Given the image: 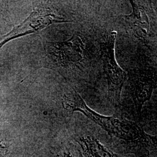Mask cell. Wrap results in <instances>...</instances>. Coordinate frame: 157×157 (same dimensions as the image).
Masks as SVG:
<instances>
[{"instance_id":"3957f363","label":"cell","mask_w":157,"mask_h":157,"mask_svg":"<svg viewBox=\"0 0 157 157\" xmlns=\"http://www.w3.org/2000/svg\"><path fill=\"white\" fill-rule=\"evenodd\" d=\"M71 22L63 17L58 15L56 12L45 6H39L23 22L14 29L6 36L2 37L0 42V47L6 41L28 34L37 32L54 23Z\"/></svg>"},{"instance_id":"7a4b0ae2","label":"cell","mask_w":157,"mask_h":157,"mask_svg":"<svg viewBox=\"0 0 157 157\" xmlns=\"http://www.w3.org/2000/svg\"><path fill=\"white\" fill-rule=\"evenodd\" d=\"M117 32L112 31L101 45V59L104 73L108 86L110 100L115 105L120 101L121 94L126 80V73L118 65L115 57V45Z\"/></svg>"},{"instance_id":"5b68a950","label":"cell","mask_w":157,"mask_h":157,"mask_svg":"<svg viewBox=\"0 0 157 157\" xmlns=\"http://www.w3.org/2000/svg\"><path fill=\"white\" fill-rule=\"evenodd\" d=\"M130 2L132 6V12L125 16L126 21L137 37L146 40L151 35V25L148 15L146 10L138 6L135 1Z\"/></svg>"},{"instance_id":"9c48e42d","label":"cell","mask_w":157,"mask_h":157,"mask_svg":"<svg viewBox=\"0 0 157 157\" xmlns=\"http://www.w3.org/2000/svg\"><path fill=\"white\" fill-rule=\"evenodd\" d=\"M7 147L2 144L0 142V157H6V155L8 152Z\"/></svg>"},{"instance_id":"52a82bcc","label":"cell","mask_w":157,"mask_h":157,"mask_svg":"<svg viewBox=\"0 0 157 157\" xmlns=\"http://www.w3.org/2000/svg\"><path fill=\"white\" fill-rule=\"evenodd\" d=\"M132 80L133 86V94L135 98L136 109L138 115H140L145 102L151 98L154 82L152 79L147 76H136Z\"/></svg>"},{"instance_id":"277c9868","label":"cell","mask_w":157,"mask_h":157,"mask_svg":"<svg viewBox=\"0 0 157 157\" xmlns=\"http://www.w3.org/2000/svg\"><path fill=\"white\" fill-rule=\"evenodd\" d=\"M56 59L57 66L69 67L80 63L83 58V43L81 38L74 35L72 38L65 42L58 44Z\"/></svg>"},{"instance_id":"ba28073f","label":"cell","mask_w":157,"mask_h":157,"mask_svg":"<svg viewBox=\"0 0 157 157\" xmlns=\"http://www.w3.org/2000/svg\"><path fill=\"white\" fill-rule=\"evenodd\" d=\"M56 157H83L82 155L76 154L73 151L70 149H64L59 152Z\"/></svg>"},{"instance_id":"6da1fadb","label":"cell","mask_w":157,"mask_h":157,"mask_svg":"<svg viewBox=\"0 0 157 157\" xmlns=\"http://www.w3.org/2000/svg\"><path fill=\"white\" fill-rule=\"evenodd\" d=\"M63 107L69 112L79 111L99 125L108 134L132 146L146 148H156V137L147 134L137 124L125 119L101 115L87 105L78 93L72 90L65 95Z\"/></svg>"},{"instance_id":"8992f818","label":"cell","mask_w":157,"mask_h":157,"mask_svg":"<svg viewBox=\"0 0 157 157\" xmlns=\"http://www.w3.org/2000/svg\"><path fill=\"white\" fill-rule=\"evenodd\" d=\"M85 157H118L93 135L82 134L75 137Z\"/></svg>"}]
</instances>
